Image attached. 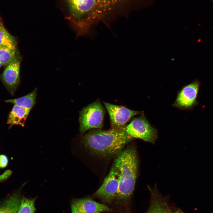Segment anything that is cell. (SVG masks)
Masks as SVG:
<instances>
[{
  "instance_id": "7402d4cb",
  "label": "cell",
  "mask_w": 213,
  "mask_h": 213,
  "mask_svg": "<svg viewBox=\"0 0 213 213\" xmlns=\"http://www.w3.org/2000/svg\"><path fill=\"white\" fill-rule=\"evenodd\" d=\"M180 211H177L174 212L173 213H180Z\"/></svg>"
},
{
  "instance_id": "ffe728a7",
  "label": "cell",
  "mask_w": 213,
  "mask_h": 213,
  "mask_svg": "<svg viewBox=\"0 0 213 213\" xmlns=\"http://www.w3.org/2000/svg\"><path fill=\"white\" fill-rule=\"evenodd\" d=\"M12 174V172L11 170H6L2 174L0 175V182L7 179Z\"/></svg>"
},
{
  "instance_id": "6da1fadb",
  "label": "cell",
  "mask_w": 213,
  "mask_h": 213,
  "mask_svg": "<svg viewBox=\"0 0 213 213\" xmlns=\"http://www.w3.org/2000/svg\"><path fill=\"white\" fill-rule=\"evenodd\" d=\"M132 139L125 129L111 128L107 130H91L83 136L82 141L84 146L93 154L107 157L117 155Z\"/></svg>"
},
{
  "instance_id": "e0dca14e",
  "label": "cell",
  "mask_w": 213,
  "mask_h": 213,
  "mask_svg": "<svg viewBox=\"0 0 213 213\" xmlns=\"http://www.w3.org/2000/svg\"><path fill=\"white\" fill-rule=\"evenodd\" d=\"M16 50L0 45V62L2 65L7 66L17 57Z\"/></svg>"
},
{
  "instance_id": "d4e9b609",
  "label": "cell",
  "mask_w": 213,
  "mask_h": 213,
  "mask_svg": "<svg viewBox=\"0 0 213 213\" xmlns=\"http://www.w3.org/2000/svg\"><path fill=\"white\" fill-rule=\"evenodd\" d=\"M212 0V1H213V0Z\"/></svg>"
},
{
  "instance_id": "ac0fdd59",
  "label": "cell",
  "mask_w": 213,
  "mask_h": 213,
  "mask_svg": "<svg viewBox=\"0 0 213 213\" xmlns=\"http://www.w3.org/2000/svg\"><path fill=\"white\" fill-rule=\"evenodd\" d=\"M34 202L35 199H21L17 213H34L36 210Z\"/></svg>"
},
{
  "instance_id": "ba28073f",
  "label": "cell",
  "mask_w": 213,
  "mask_h": 213,
  "mask_svg": "<svg viewBox=\"0 0 213 213\" xmlns=\"http://www.w3.org/2000/svg\"><path fill=\"white\" fill-rule=\"evenodd\" d=\"M20 59L17 57L7 65L1 75V80L9 93L12 95L20 83Z\"/></svg>"
},
{
  "instance_id": "5b68a950",
  "label": "cell",
  "mask_w": 213,
  "mask_h": 213,
  "mask_svg": "<svg viewBox=\"0 0 213 213\" xmlns=\"http://www.w3.org/2000/svg\"><path fill=\"white\" fill-rule=\"evenodd\" d=\"M127 133L133 138L154 143L158 138L157 131L151 126L143 114L133 119L125 127Z\"/></svg>"
},
{
  "instance_id": "7c38bea8",
  "label": "cell",
  "mask_w": 213,
  "mask_h": 213,
  "mask_svg": "<svg viewBox=\"0 0 213 213\" xmlns=\"http://www.w3.org/2000/svg\"><path fill=\"white\" fill-rule=\"evenodd\" d=\"M152 200L146 213H169L166 203L159 197L156 190L151 189Z\"/></svg>"
},
{
  "instance_id": "8fae6325",
  "label": "cell",
  "mask_w": 213,
  "mask_h": 213,
  "mask_svg": "<svg viewBox=\"0 0 213 213\" xmlns=\"http://www.w3.org/2000/svg\"><path fill=\"white\" fill-rule=\"evenodd\" d=\"M30 111L24 108L14 105L7 119V123L10 128L15 125L24 126Z\"/></svg>"
},
{
  "instance_id": "603a6c76",
  "label": "cell",
  "mask_w": 213,
  "mask_h": 213,
  "mask_svg": "<svg viewBox=\"0 0 213 213\" xmlns=\"http://www.w3.org/2000/svg\"><path fill=\"white\" fill-rule=\"evenodd\" d=\"M2 66V65L1 64V62H0V68H1V67Z\"/></svg>"
},
{
  "instance_id": "8992f818",
  "label": "cell",
  "mask_w": 213,
  "mask_h": 213,
  "mask_svg": "<svg viewBox=\"0 0 213 213\" xmlns=\"http://www.w3.org/2000/svg\"><path fill=\"white\" fill-rule=\"evenodd\" d=\"M109 116L112 128L125 129V125L133 116L141 112L129 109L123 106L104 102Z\"/></svg>"
},
{
  "instance_id": "9a60e30c",
  "label": "cell",
  "mask_w": 213,
  "mask_h": 213,
  "mask_svg": "<svg viewBox=\"0 0 213 213\" xmlns=\"http://www.w3.org/2000/svg\"><path fill=\"white\" fill-rule=\"evenodd\" d=\"M21 200L19 194H14L0 204V213H17Z\"/></svg>"
},
{
  "instance_id": "277c9868",
  "label": "cell",
  "mask_w": 213,
  "mask_h": 213,
  "mask_svg": "<svg viewBox=\"0 0 213 213\" xmlns=\"http://www.w3.org/2000/svg\"><path fill=\"white\" fill-rule=\"evenodd\" d=\"M105 111L100 102L96 101L80 112L79 130L82 133L91 129H101L103 126Z\"/></svg>"
},
{
  "instance_id": "d6986e66",
  "label": "cell",
  "mask_w": 213,
  "mask_h": 213,
  "mask_svg": "<svg viewBox=\"0 0 213 213\" xmlns=\"http://www.w3.org/2000/svg\"><path fill=\"white\" fill-rule=\"evenodd\" d=\"M8 163L7 157L4 155H0V168H4L6 167Z\"/></svg>"
},
{
  "instance_id": "3957f363",
  "label": "cell",
  "mask_w": 213,
  "mask_h": 213,
  "mask_svg": "<svg viewBox=\"0 0 213 213\" xmlns=\"http://www.w3.org/2000/svg\"><path fill=\"white\" fill-rule=\"evenodd\" d=\"M97 0H67L71 20L78 35H88L99 20L96 10Z\"/></svg>"
},
{
  "instance_id": "cb8c5ba5",
  "label": "cell",
  "mask_w": 213,
  "mask_h": 213,
  "mask_svg": "<svg viewBox=\"0 0 213 213\" xmlns=\"http://www.w3.org/2000/svg\"><path fill=\"white\" fill-rule=\"evenodd\" d=\"M180 213H184L180 211Z\"/></svg>"
},
{
  "instance_id": "7a4b0ae2",
  "label": "cell",
  "mask_w": 213,
  "mask_h": 213,
  "mask_svg": "<svg viewBox=\"0 0 213 213\" xmlns=\"http://www.w3.org/2000/svg\"><path fill=\"white\" fill-rule=\"evenodd\" d=\"M138 161L135 148L129 146L122 150L114 161V165L120 171V183L115 197L126 200L132 194L137 176Z\"/></svg>"
},
{
  "instance_id": "4fadbf2b",
  "label": "cell",
  "mask_w": 213,
  "mask_h": 213,
  "mask_svg": "<svg viewBox=\"0 0 213 213\" xmlns=\"http://www.w3.org/2000/svg\"><path fill=\"white\" fill-rule=\"evenodd\" d=\"M37 91V88H35L31 92L24 96L14 99H8L5 101L22 107L30 112L35 103Z\"/></svg>"
},
{
  "instance_id": "2e32d148",
  "label": "cell",
  "mask_w": 213,
  "mask_h": 213,
  "mask_svg": "<svg viewBox=\"0 0 213 213\" xmlns=\"http://www.w3.org/2000/svg\"><path fill=\"white\" fill-rule=\"evenodd\" d=\"M0 45L16 50L17 42L15 38L11 35L5 28L0 18Z\"/></svg>"
},
{
  "instance_id": "44dd1931",
  "label": "cell",
  "mask_w": 213,
  "mask_h": 213,
  "mask_svg": "<svg viewBox=\"0 0 213 213\" xmlns=\"http://www.w3.org/2000/svg\"><path fill=\"white\" fill-rule=\"evenodd\" d=\"M71 213H80L72 203L71 204Z\"/></svg>"
},
{
  "instance_id": "52a82bcc",
  "label": "cell",
  "mask_w": 213,
  "mask_h": 213,
  "mask_svg": "<svg viewBox=\"0 0 213 213\" xmlns=\"http://www.w3.org/2000/svg\"><path fill=\"white\" fill-rule=\"evenodd\" d=\"M120 175V171L113 165L95 195L109 201L115 197L119 186Z\"/></svg>"
},
{
  "instance_id": "5bb4252c",
  "label": "cell",
  "mask_w": 213,
  "mask_h": 213,
  "mask_svg": "<svg viewBox=\"0 0 213 213\" xmlns=\"http://www.w3.org/2000/svg\"><path fill=\"white\" fill-rule=\"evenodd\" d=\"M127 0H97L96 13L99 20Z\"/></svg>"
},
{
  "instance_id": "9c48e42d",
  "label": "cell",
  "mask_w": 213,
  "mask_h": 213,
  "mask_svg": "<svg viewBox=\"0 0 213 213\" xmlns=\"http://www.w3.org/2000/svg\"><path fill=\"white\" fill-rule=\"evenodd\" d=\"M198 89L199 84L196 82L185 86L178 93L174 105L182 108L191 106L195 102Z\"/></svg>"
},
{
  "instance_id": "30bf717a",
  "label": "cell",
  "mask_w": 213,
  "mask_h": 213,
  "mask_svg": "<svg viewBox=\"0 0 213 213\" xmlns=\"http://www.w3.org/2000/svg\"><path fill=\"white\" fill-rule=\"evenodd\" d=\"M72 204L80 213H99L111 210L107 206L90 198L75 199Z\"/></svg>"
}]
</instances>
